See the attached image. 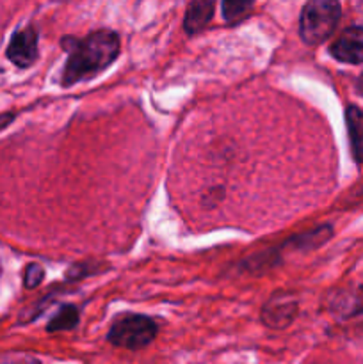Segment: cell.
Instances as JSON below:
<instances>
[{
    "label": "cell",
    "instance_id": "obj_1",
    "mask_svg": "<svg viewBox=\"0 0 363 364\" xmlns=\"http://www.w3.org/2000/svg\"><path fill=\"white\" fill-rule=\"evenodd\" d=\"M63 46L70 50L63 70V85H75L80 80L95 77L116 60L120 53V38L112 31H96L88 38H64Z\"/></svg>",
    "mask_w": 363,
    "mask_h": 364
},
{
    "label": "cell",
    "instance_id": "obj_2",
    "mask_svg": "<svg viewBox=\"0 0 363 364\" xmlns=\"http://www.w3.org/2000/svg\"><path fill=\"white\" fill-rule=\"evenodd\" d=\"M338 20H340L338 0H308L302 7L299 34L306 45H319L333 34Z\"/></svg>",
    "mask_w": 363,
    "mask_h": 364
},
{
    "label": "cell",
    "instance_id": "obj_3",
    "mask_svg": "<svg viewBox=\"0 0 363 364\" xmlns=\"http://www.w3.org/2000/svg\"><path fill=\"white\" fill-rule=\"evenodd\" d=\"M157 323L152 318L142 315L120 316L109 331V341L116 347L127 350L144 348L155 340Z\"/></svg>",
    "mask_w": 363,
    "mask_h": 364
},
{
    "label": "cell",
    "instance_id": "obj_4",
    "mask_svg": "<svg viewBox=\"0 0 363 364\" xmlns=\"http://www.w3.org/2000/svg\"><path fill=\"white\" fill-rule=\"evenodd\" d=\"M7 59L18 68H28L38 59V34L32 27L16 31L7 46Z\"/></svg>",
    "mask_w": 363,
    "mask_h": 364
},
{
    "label": "cell",
    "instance_id": "obj_5",
    "mask_svg": "<svg viewBox=\"0 0 363 364\" xmlns=\"http://www.w3.org/2000/svg\"><path fill=\"white\" fill-rule=\"evenodd\" d=\"M331 55L340 63L362 64L363 63V38L356 28L344 32L330 48Z\"/></svg>",
    "mask_w": 363,
    "mask_h": 364
},
{
    "label": "cell",
    "instance_id": "obj_6",
    "mask_svg": "<svg viewBox=\"0 0 363 364\" xmlns=\"http://www.w3.org/2000/svg\"><path fill=\"white\" fill-rule=\"evenodd\" d=\"M295 316V302L290 297H273L265 306H263L262 311V320L269 327L274 329H281V327H287L288 323L294 320Z\"/></svg>",
    "mask_w": 363,
    "mask_h": 364
},
{
    "label": "cell",
    "instance_id": "obj_7",
    "mask_svg": "<svg viewBox=\"0 0 363 364\" xmlns=\"http://www.w3.org/2000/svg\"><path fill=\"white\" fill-rule=\"evenodd\" d=\"M214 16V0H192L187 7L184 28L189 34L203 31Z\"/></svg>",
    "mask_w": 363,
    "mask_h": 364
},
{
    "label": "cell",
    "instance_id": "obj_8",
    "mask_svg": "<svg viewBox=\"0 0 363 364\" xmlns=\"http://www.w3.org/2000/svg\"><path fill=\"white\" fill-rule=\"evenodd\" d=\"M345 124H347L349 142H351L352 156L358 164H363V112L354 105L345 110Z\"/></svg>",
    "mask_w": 363,
    "mask_h": 364
},
{
    "label": "cell",
    "instance_id": "obj_9",
    "mask_svg": "<svg viewBox=\"0 0 363 364\" xmlns=\"http://www.w3.org/2000/svg\"><path fill=\"white\" fill-rule=\"evenodd\" d=\"M255 0H223V18L226 23L233 25L244 20L253 9Z\"/></svg>",
    "mask_w": 363,
    "mask_h": 364
},
{
    "label": "cell",
    "instance_id": "obj_10",
    "mask_svg": "<svg viewBox=\"0 0 363 364\" xmlns=\"http://www.w3.org/2000/svg\"><path fill=\"white\" fill-rule=\"evenodd\" d=\"M78 323V311L75 306H63L56 316L48 322L50 333H57V331H68L73 329Z\"/></svg>",
    "mask_w": 363,
    "mask_h": 364
},
{
    "label": "cell",
    "instance_id": "obj_11",
    "mask_svg": "<svg viewBox=\"0 0 363 364\" xmlns=\"http://www.w3.org/2000/svg\"><path fill=\"white\" fill-rule=\"evenodd\" d=\"M43 277H45V270H43V267L32 263V265H28L27 270H25V276H23L25 287L36 288L39 283H41Z\"/></svg>",
    "mask_w": 363,
    "mask_h": 364
},
{
    "label": "cell",
    "instance_id": "obj_12",
    "mask_svg": "<svg viewBox=\"0 0 363 364\" xmlns=\"http://www.w3.org/2000/svg\"><path fill=\"white\" fill-rule=\"evenodd\" d=\"M13 119H14L13 114H0V130H4V128H6Z\"/></svg>",
    "mask_w": 363,
    "mask_h": 364
},
{
    "label": "cell",
    "instance_id": "obj_13",
    "mask_svg": "<svg viewBox=\"0 0 363 364\" xmlns=\"http://www.w3.org/2000/svg\"><path fill=\"white\" fill-rule=\"evenodd\" d=\"M358 91L362 92V96H363V75L359 77V80H358Z\"/></svg>",
    "mask_w": 363,
    "mask_h": 364
},
{
    "label": "cell",
    "instance_id": "obj_14",
    "mask_svg": "<svg viewBox=\"0 0 363 364\" xmlns=\"http://www.w3.org/2000/svg\"><path fill=\"white\" fill-rule=\"evenodd\" d=\"M9 364H38L34 361H20V363H9Z\"/></svg>",
    "mask_w": 363,
    "mask_h": 364
}]
</instances>
